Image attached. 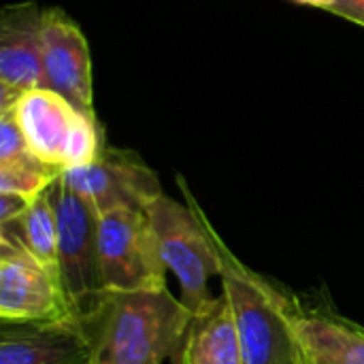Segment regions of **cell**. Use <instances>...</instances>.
I'll return each mask as SVG.
<instances>
[{"label":"cell","instance_id":"cell-1","mask_svg":"<svg viewBox=\"0 0 364 364\" xmlns=\"http://www.w3.org/2000/svg\"><path fill=\"white\" fill-rule=\"evenodd\" d=\"M192 311L168 288L109 294L85 322L92 364H162L181 348Z\"/></svg>","mask_w":364,"mask_h":364},{"label":"cell","instance_id":"cell-2","mask_svg":"<svg viewBox=\"0 0 364 364\" xmlns=\"http://www.w3.org/2000/svg\"><path fill=\"white\" fill-rule=\"evenodd\" d=\"M226 294L243 348L245 364H303L292 328L296 303L264 275L250 269L209 220Z\"/></svg>","mask_w":364,"mask_h":364},{"label":"cell","instance_id":"cell-3","mask_svg":"<svg viewBox=\"0 0 364 364\" xmlns=\"http://www.w3.org/2000/svg\"><path fill=\"white\" fill-rule=\"evenodd\" d=\"M177 183L186 205L162 194L147 207V218L158 237L164 262L181 288V301L192 316L203 314L213 296L209 292L211 277H220V260L209 232V218L179 175Z\"/></svg>","mask_w":364,"mask_h":364},{"label":"cell","instance_id":"cell-4","mask_svg":"<svg viewBox=\"0 0 364 364\" xmlns=\"http://www.w3.org/2000/svg\"><path fill=\"white\" fill-rule=\"evenodd\" d=\"M58 213V275L73 316L85 324L105 305L109 292L100 275L98 209L60 175L51 186Z\"/></svg>","mask_w":364,"mask_h":364},{"label":"cell","instance_id":"cell-5","mask_svg":"<svg viewBox=\"0 0 364 364\" xmlns=\"http://www.w3.org/2000/svg\"><path fill=\"white\" fill-rule=\"evenodd\" d=\"M100 275L109 294L166 288V262L145 211L117 207L98 222Z\"/></svg>","mask_w":364,"mask_h":364},{"label":"cell","instance_id":"cell-6","mask_svg":"<svg viewBox=\"0 0 364 364\" xmlns=\"http://www.w3.org/2000/svg\"><path fill=\"white\" fill-rule=\"evenodd\" d=\"M0 320L13 324L77 320L58 271L47 269L6 235H0Z\"/></svg>","mask_w":364,"mask_h":364},{"label":"cell","instance_id":"cell-7","mask_svg":"<svg viewBox=\"0 0 364 364\" xmlns=\"http://www.w3.org/2000/svg\"><path fill=\"white\" fill-rule=\"evenodd\" d=\"M62 179L87 198L98 213L117 207L147 211V207L164 194L154 168L130 149L105 147L92 164L64 171Z\"/></svg>","mask_w":364,"mask_h":364},{"label":"cell","instance_id":"cell-8","mask_svg":"<svg viewBox=\"0 0 364 364\" xmlns=\"http://www.w3.org/2000/svg\"><path fill=\"white\" fill-rule=\"evenodd\" d=\"M87 115L94 113L90 43L79 23L60 6L43 11V85Z\"/></svg>","mask_w":364,"mask_h":364},{"label":"cell","instance_id":"cell-9","mask_svg":"<svg viewBox=\"0 0 364 364\" xmlns=\"http://www.w3.org/2000/svg\"><path fill=\"white\" fill-rule=\"evenodd\" d=\"M43 85V11L34 0L0 11V113Z\"/></svg>","mask_w":364,"mask_h":364},{"label":"cell","instance_id":"cell-10","mask_svg":"<svg viewBox=\"0 0 364 364\" xmlns=\"http://www.w3.org/2000/svg\"><path fill=\"white\" fill-rule=\"evenodd\" d=\"M11 113L23 132L30 151L62 173L66 171L68 154L79 130L87 119L96 117L79 111L64 96L47 87H34L21 94Z\"/></svg>","mask_w":364,"mask_h":364},{"label":"cell","instance_id":"cell-11","mask_svg":"<svg viewBox=\"0 0 364 364\" xmlns=\"http://www.w3.org/2000/svg\"><path fill=\"white\" fill-rule=\"evenodd\" d=\"M0 364H92V339L79 320L2 322Z\"/></svg>","mask_w":364,"mask_h":364},{"label":"cell","instance_id":"cell-12","mask_svg":"<svg viewBox=\"0 0 364 364\" xmlns=\"http://www.w3.org/2000/svg\"><path fill=\"white\" fill-rule=\"evenodd\" d=\"M292 328L303 364H364V328L337 314L296 305Z\"/></svg>","mask_w":364,"mask_h":364},{"label":"cell","instance_id":"cell-13","mask_svg":"<svg viewBox=\"0 0 364 364\" xmlns=\"http://www.w3.org/2000/svg\"><path fill=\"white\" fill-rule=\"evenodd\" d=\"M173 358L181 364H245L237 320L224 292L192 318L188 335Z\"/></svg>","mask_w":364,"mask_h":364},{"label":"cell","instance_id":"cell-14","mask_svg":"<svg viewBox=\"0 0 364 364\" xmlns=\"http://www.w3.org/2000/svg\"><path fill=\"white\" fill-rule=\"evenodd\" d=\"M0 235L19 241L38 262L58 271V213L51 188L36 196L19 220L0 226Z\"/></svg>","mask_w":364,"mask_h":364},{"label":"cell","instance_id":"cell-15","mask_svg":"<svg viewBox=\"0 0 364 364\" xmlns=\"http://www.w3.org/2000/svg\"><path fill=\"white\" fill-rule=\"evenodd\" d=\"M60 168L45 164L36 156L13 164H0V192L34 200L45 190H49L60 179Z\"/></svg>","mask_w":364,"mask_h":364},{"label":"cell","instance_id":"cell-16","mask_svg":"<svg viewBox=\"0 0 364 364\" xmlns=\"http://www.w3.org/2000/svg\"><path fill=\"white\" fill-rule=\"evenodd\" d=\"M30 203H32L30 198L17 196V194L0 192V226L19 220V218L26 213V209L30 207Z\"/></svg>","mask_w":364,"mask_h":364},{"label":"cell","instance_id":"cell-17","mask_svg":"<svg viewBox=\"0 0 364 364\" xmlns=\"http://www.w3.org/2000/svg\"><path fill=\"white\" fill-rule=\"evenodd\" d=\"M326 11L364 28V0H333Z\"/></svg>","mask_w":364,"mask_h":364},{"label":"cell","instance_id":"cell-18","mask_svg":"<svg viewBox=\"0 0 364 364\" xmlns=\"http://www.w3.org/2000/svg\"><path fill=\"white\" fill-rule=\"evenodd\" d=\"M294 2H299V4H307V6H316V9H328L331 6V2L333 0H294Z\"/></svg>","mask_w":364,"mask_h":364},{"label":"cell","instance_id":"cell-19","mask_svg":"<svg viewBox=\"0 0 364 364\" xmlns=\"http://www.w3.org/2000/svg\"><path fill=\"white\" fill-rule=\"evenodd\" d=\"M171 363H173V364H181V363H179V360H177V358H171Z\"/></svg>","mask_w":364,"mask_h":364}]
</instances>
